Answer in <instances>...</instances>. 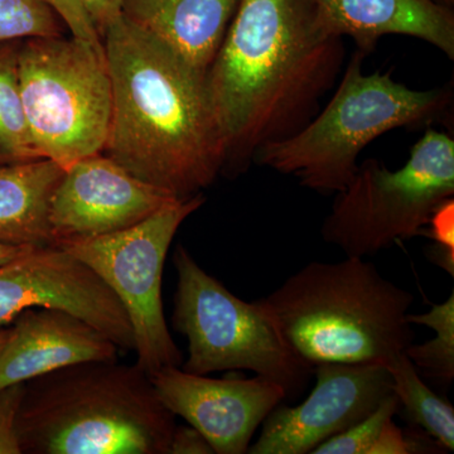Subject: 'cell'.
I'll return each instance as SVG.
<instances>
[{
	"label": "cell",
	"instance_id": "9c48e42d",
	"mask_svg": "<svg viewBox=\"0 0 454 454\" xmlns=\"http://www.w3.org/2000/svg\"><path fill=\"white\" fill-rule=\"evenodd\" d=\"M203 202L202 193L176 200L129 229L56 244L92 269L121 301L133 330L137 365L149 376L184 363L164 317L163 268L179 226Z\"/></svg>",
	"mask_w": 454,
	"mask_h": 454
},
{
	"label": "cell",
	"instance_id": "7a4b0ae2",
	"mask_svg": "<svg viewBox=\"0 0 454 454\" xmlns=\"http://www.w3.org/2000/svg\"><path fill=\"white\" fill-rule=\"evenodd\" d=\"M103 44L112 82L103 153L177 200L202 193L226 163L207 74L122 17Z\"/></svg>",
	"mask_w": 454,
	"mask_h": 454
},
{
	"label": "cell",
	"instance_id": "e0dca14e",
	"mask_svg": "<svg viewBox=\"0 0 454 454\" xmlns=\"http://www.w3.org/2000/svg\"><path fill=\"white\" fill-rule=\"evenodd\" d=\"M65 169L53 160L0 163V243L55 245L50 206Z\"/></svg>",
	"mask_w": 454,
	"mask_h": 454
},
{
	"label": "cell",
	"instance_id": "5b68a950",
	"mask_svg": "<svg viewBox=\"0 0 454 454\" xmlns=\"http://www.w3.org/2000/svg\"><path fill=\"white\" fill-rule=\"evenodd\" d=\"M365 57L356 51L327 106L292 136L262 146L253 163L292 176L316 192L337 193L354 177L358 157L373 140L429 124L450 106L448 89L414 90L389 73H364Z\"/></svg>",
	"mask_w": 454,
	"mask_h": 454
},
{
	"label": "cell",
	"instance_id": "44dd1931",
	"mask_svg": "<svg viewBox=\"0 0 454 454\" xmlns=\"http://www.w3.org/2000/svg\"><path fill=\"white\" fill-rule=\"evenodd\" d=\"M61 35V20L42 0H0V42Z\"/></svg>",
	"mask_w": 454,
	"mask_h": 454
},
{
	"label": "cell",
	"instance_id": "9a60e30c",
	"mask_svg": "<svg viewBox=\"0 0 454 454\" xmlns=\"http://www.w3.org/2000/svg\"><path fill=\"white\" fill-rule=\"evenodd\" d=\"M322 25L331 35L349 37L370 55L385 35L427 42L454 59L452 8L435 0H316Z\"/></svg>",
	"mask_w": 454,
	"mask_h": 454
},
{
	"label": "cell",
	"instance_id": "277c9868",
	"mask_svg": "<svg viewBox=\"0 0 454 454\" xmlns=\"http://www.w3.org/2000/svg\"><path fill=\"white\" fill-rule=\"evenodd\" d=\"M256 301L313 369L328 363L387 365L413 343L406 317L414 295L357 256L309 262Z\"/></svg>",
	"mask_w": 454,
	"mask_h": 454
},
{
	"label": "cell",
	"instance_id": "5bb4252c",
	"mask_svg": "<svg viewBox=\"0 0 454 454\" xmlns=\"http://www.w3.org/2000/svg\"><path fill=\"white\" fill-rule=\"evenodd\" d=\"M121 348L106 334L61 309H26L12 325L0 355V389L88 361L118 360Z\"/></svg>",
	"mask_w": 454,
	"mask_h": 454
},
{
	"label": "cell",
	"instance_id": "8fae6325",
	"mask_svg": "<svg viewBox=\"0 0 454 454\" xmlns=\"http://www.w3.org/2000/svg\"><path fill=\"white\" fill-rule=\"evenodd\" d=\"M316 385L297 406L278 405L265 418L250 454H307L372 413L393 394L387 366L379 363L319 364Z\"/></svg>",
	"mask_w": 454,
	"mask_h": 454
},
{
	"label": "cell",
	"instance_id": "d4e9b609",
	"mask_svg": "<svg viewBox=\"0 0 454 454\" xmlns=\"http://www.w3.org/2000/svg\"><path fill=\"white\" fill-rule=\"evenodd\" d=\"M49 5L61 22L67 27L71 35L90 43L103 46V40L95 28L83 0H42Z\"/></svg>",
	"mask_w": 454,
	"mask_h": 454
},
{
	"label": "cell",
	"instance_id": "7402d4cb",
	"mask_svg": "<svg viewBox=\"0 0 454 454\" xmlns=\"http://www.w3.org/2000/svg\"><path fill=\"white\" fill-rule=\"evenodd\" d=\"M399 411V400L393 391L372 413L345 432L327 439L310 454H369L385 424Z\"/></svg>",
	"mask_w": 454,
	"mask_h": 454
},
{
	"label": "cell",
	"instance_id": "f546056e",
	"mask_svg": "<svg viewBox=\"0 0 454 454\" xmlns=\"http://www.w3.org/2000/svg\"><path fill=\"white\" fill-rule=\"evenodd\" d=\"M12 327H2L0 328V355H2L3 349L7 346L9 339H11Z\"/></svg>",
	"mask_w": 454,
	"mask_h": 454
},
{
	"label": "cell",
	"instance_id": "603a6c76",
	"mask_svg": "<svg viewBox=\"0 0 454 454\" xmlns=\"http://www.w3.org/2000/svg\"><path fill=\"white\" fill-rule=\"evenodd\" d=\"M424 234L435 241L434 250L430 258L435 264L443 268L450 276H454V201L447 200L435 210Z\"/></svg>",
	"mask_w": 454,
	"mask_h": 454
},
{
	"label": "cell",
	"instance_id": "f1b7e54d",
	"mask_svg": "<svg viewBox=\"0 0 454 454\" xmlns=\"http://www.w3.org/2000/svg\"><path fill=\"white\" fill-rule=\"evenodd\" d=\"M31 247L0 243V265L5 264V262H11L12 259L22 255L23 253H26Z\"/></svg>",
	"mask_w": 454,
	"mask_h": 454
},
{
	"label": "cell",
	"instance_id": "ac0fdd59",
	"mask_svg": "<svg viewBox=\"0 0 454 454\" xmlns=\"http://www.w3.org/2000/svg\"><path fill=\"white\" fill-rule=\"evenodd\" d=\"M393 380V391L399 400L400 409L415 426L420 427L438 446L454 450V408L435 395L427 387L417 367L406 357L405 352L387 364Z\"/></svg>",
	"mask_w": 454,
	"mask_h": 454
},
{
	"label": "cell",
	"instance_id": "8992f818",
	"mask_svg": "<svg viewBox=\"0 0 454 454\" xmlns=\"http://www.w3.org/2000/svg\"><path fill=\"white\" fill-rule=\"evenodd\" d=\"M20 97L41 158L66 169L106 148L112 82L103 46L71 35L20 41Z\"/></svg>",
	"mask_w": 454,
	"mask_h": 454
},
{
	"label": "cell",
	"instance_id": "2e32d148",
	"mask_svg": "<svg viewBox=\"0 0 454 454\" xmlns=\"http://www.w3.org/2000/svg\"><path fill=\"white\" fill-rule=\"evenodd\" d=\"M240 2L122 0L121 17L207 74Z\"/></svg>",
	"mask_w": 454,
	"mask_h": 454
},
{
	"label": "cell",
	"instance_id": "7c38bea8",
	"mask_svg": "<svg viewBox=\"0 0 454 454\" xmlns=\"http://www.w3.org/2000/svg\"><path fill=\"white\" fill-rule=\"evenodd\" d=\"M151 379L163 404L199 429L217 454L247 453L256 429L288 399L279 382L258 375L212 379L169 366Z\"/></svg>",
	"mask_w": 454,
	"mask_h": 454
},
{
	"label": "cell",
	"instance_id": "30bf717a",
	"mask_svg": "<svg viewBox=\"0 0 454 454\" xmlns=\"http://www.w3.org/2000/svg\"><path fill=\"white\" fill-rule=\"evenodd\" d=\"M33 309L65 310L106 334L121 351H134L133 330L121 301L61 247H32L0 265V328Z\"/></svg>",
	"mask_w": 454,
	"mask_h": 454
},
{
	"label": "cell",
	"instance_id": "cb8c5ba5",
	"mask_svg": "<svg viewBox=\"0 0 454 454\" xmlns=\"http://www.w3.org/2000/svg\"><path fill=\"white\" fill-rule=\"evenodd\" d=\"M26 382L0 389V454H20L17 417L25 394Z\"/></svg>",
	"mask_w": 454,
	"mask_h": 454
},
{
	"label": "cell",
	"instance_id": "6da1fadb",
	"mask_svg": "<svg viewBox=\"0 0 454 454\" xmlns=\"http://www.w3.org/2000/svg\"><path fill=\"white\" fill-rule=\"evenodd\" d=\"M343 59V38L322 25L316 0H241L207 71L223 172H245L262 146L304 127Z\"/></svg>",
	"mask_w": 454,
	"mask_h": 454
},
{
	"label": "cell",
	"instance_id": "83f0119b",
	"mask_svg": "<svg viewBox=\"0 0 454 454\" xmlns=\"http://www.w3.org/2000/svg\"><path fill=\"white\" fill-rule=\"evenodd\" d=\"M83 4L103 40L109 27L121 17L122 0H83Z\"/></svg>",
	"mask_w": 454,
	"mask_h": 454
},
{
	"label": "cell",
	"instance_id": "4fadbf2b",
	"mask_svg": "<svg viewBox=\"0 0 454 454\" xmlns=\"http://www.w3.org/2000/svg\"><path fill=\"white\" fill-rule=\"evenodd\" d=\"M176 200L134 177L103 152L90 155L65 169L51 200L55 245L129 229Z\"/></svg>",
	"mask_w": 454,
	"mask_h": 454
},
{
	"label": "cell",
	"instance_id": "4316f807",
	"mask_svg": "<svg viewBox=\"0 0 454 454\" xmlns=\"http://www.w3.org/2000/svg\"><path fill=\"white\" fill-rule=\"evenodd\" d=\"M205 435L192 426H176L169 442L168 454H214Z\"/></svg>",
	"mask_w": 454,
	"mask_h": 454
},
{
	"label": "cell",
	"instance_id": "ffe728a7",
	"mask_svg": "<svg viewBox=\"0 0 454 454\" xmlns=\"http://www.w3.org/2000/svg\"><path fill=\"white\" fill-rule=\"evenodd\" d=\"M409 324L426 325L435 333L433 340L422 345L411 343L405 349L406 357L417 370L444 384L454 379V294L446 301L434 304L429 312L406 317Z\"/></svg>",
	"mask_w": 454,
	"mask_h": 454
},
{
	"label": "cell",
	"instance_id": "52a82bcc",
	"mask_svg": "<svg viewBox=\"0 0 454 454\" xmlns=\"http://www.w3.org/2000/svg\"><path fill=\"white\" fill-rule=\"evenodd\" d=\"M177 289L172 325L188 340L184 372L208 375L247 370L279 382L288 399L301 395L313 375L286 345L273 319L258 301L247 303L206 273L178 245L173 256Z\"/></svg>",
	"mask_w": 454,
	"mask_h": 454
},
{
	"label": "cell",
	"instance_id": "3957f363",
	"mask_svg": "<svg viewBox=\"0 0 454 454\" xmlns=\"http://www.w3.org/2000/svg\"><path fill=\"white\" fill-rule=\"evenodd\" d=\"M176 415L137 364L88 361L26 382L22 453L168 454Z\"/></svg>",
	"mask_w": 454,
	"mask_h": 454
},
{
	"label": "cell",
	"instance_id": "484cf974",
	"mask_svg": "<svg viewBox=\"0 0 454 454\" xmlns=\"http://www.w3.org/2000/svg\"><path fill=\"white\" fill-rule=\"evenodd\" d=\"M415 439L406 437L404 432L391 419L385 424L380 435L370 448L369 454H411L422 452Z\"/></svg>",
	"mask_w": 454,
	"mask_h": 454
},
{
	"label": "cell",
	"instance_id": "4dcf8cb0",
	"mask_svg": "<svg viewBox=\"0 0 454 454\" xmlns=\"http://www.w3.org/2000/svg\"><path fill=\"white\" fill-rule=\"evenodd\" d=\"M435 2L441 3V4L447 5V7L452 8L454 0H435Z\"/></svg>",
	"mask_w": 454,
	"mask_h": 454
},
{
	"label": "cell",
	"instance_id": "d6986e66",
	"mask_svg": "<svg viewBox=\"0 0 454 454\" xmlns=\"http://www.w3.org/2000/svg\"><path fill=\"white\" fill-rule=\"evenodd\" d=\"M20 41L0 42V163L40 160L27 127L20 97Z\"/></svg>",
	"mask_w": 454,
	"mask_h": 454
},
{
	"label": "cell",
	"instance_id": "ba28073f",
	"mask_svg": "<svg viewBox=\"0 0 454 454\" xmlns=\"http://www.w3.org/2000/svg\"><path fill=\"white\" fill-rule=\"evenodd\" d=\"M454 196V140L427 129L400 169L378 160L358 164L336 193L322 225L325 243L346 256L373 255L402 240L424 235L435 210Z\"/></svg>",
	"mask_w": 454,
	"mask_h": 454
}]
</instances>
